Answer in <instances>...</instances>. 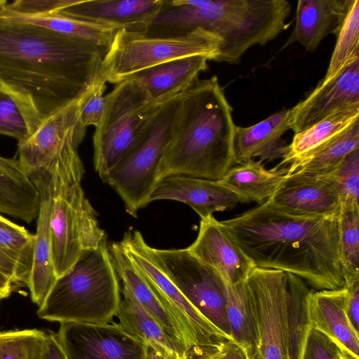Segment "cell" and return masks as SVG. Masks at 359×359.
<instances>
[{
  "instance_id": "obj_1",
  "label": "cell",
  "mask_w": 359,
  "mask_h": 359,
  "mask_svg": "<svg viewBox=\"0 0 359 359\" xmlns=\"http://www.w3.org/2000/svg\"><path fill=\"white\" fill-rule=\"evenodd\" d=\"M106 53L88 41L0 17V90L20 109L29 135L88 91Z\"/></svg>"
},
{
  "instance_id": "obj_2",
  "label": "cell",
  "mask_w": 359,
  "mask_h": 359,
  "mask_svg": "<svg viewBox=\"0 0 359 359\" xmlns=\"http://www.w3.org/2000/svg\"><path fill=\"white\" fill-rule=\"evenodd\" d=\"M221 222L255 266L292 273L316 290L345 287L338 218L291 215L265 202Z\"/></svg>"
},
{
  "instance_id": "obj_3",
  "label": "cell",
  "mask_w": 359,
  "mask_h": 359,
  "mask_svg": "<svg viewBox=\"0 0 359 359\" xmlns=\"http://www.w3.org/2000/svg\"><path fill=\"white\" fill-rule=\"evenodd\" d=\"M232 111L216 76L198 79L184 92L159 165L158 182L173 175L220 180L233 165Z\"/></svg>"
},
{
  "instance_id": "obj_4",
  "label": "cell",
  "mask_w": 359,
  "mask_h": 359,
  "mask_svg": "<svg viewBox=\"0 0 359 359\" xmlns=\"http://www.w3.org/2000/svg\"><path fill=\"white\" fill-rule=\"evenodd\" d=\"M290 11L286 0H163L146 34L175 36L204 29L222 39L215 61L238 64L250 48L287 29Z\"/></svg>"
},
{
  "instance_id": "obj_5",
  "label": "cell",
  "mask_w": 359,
  "mask_h": 359,
  "mask_svg": "<svg viewBox=\"0 0 359 359\" xmlns=\"http://www.w3.org/2000/svg\"><path fill=\"white\" fill-rule=\"evenodd\" d=\"M121 298L119 278L106 242L83 252L57 279L37 314L60 323H108L116 316Z\"/></svg>"
},
{
  "instance_id": "obj_6",
  "label": "cell",
  "mask_w": 359,
  "mask_h": 359,
  "mask_svg": "<svg viewBox=\"0 0 359 359\" xmlns=\"http://www.w3.org/2000/svg\"><path fill=\"white\" fill-rule=\"evenodd\" d=\"M222 43L217 34L201 28L175 36H150L118 29L106 53L100 75L116 84L158 65L192 55L215 60Z\"/></svg>"
},
{
  "instance_id": "obj_7",
  "label": "cell",
  "mask_w": 359,
  "mask_h": 359,
  "mask_svg": "<svg viewBox=\"0 0 359 359\" xmlns=\"http://www.w3.org/2000/svg\"><path fill=\"white\" fill-rule=\"evenodd\" d=\"M182 93L160 103L150 114L133 144L106 181L123 200L128 214L149 203L158 183L159 165Z\"/></svg>"
},
{
  "instance_id": "obj_8",
  "label": "cell",
  "mask_w": 359,
  "mask_h": 359,
  "mask_svg": "<svg viewBox=\"0 0 359 359\" xmlns=\"http://www.w3.org/2000/svg\"><path fill=\"white\" fill-rule=\"evenodd\" d=\"M49 172L52 184V259L59 278L73 267L83 252L99 248L107 239L81 183Z\"/></svg>"
},
{
  "instance_id": "obj_9",
  "label": "cell",
  "mask_w": 359,
  "mask_h": 359,
  "mask_svg": "<svg viewBox=\"0 0 359 359\" xmlns=\"http://www.w3.org/2000/svg\"><path fill=\"white\" fill-rule=\"evenodd\" d=\"M100 125L93 135V162L104 182L129 150L143 125L161 102L151 100L132 79L115 84L105 95Z\"/></svg>"
},
{
  "instance_id": "obj_10",
  "label": "cell",
  "mask_w": 359,
  "mask_h": 359,
  "mask_svg": "<svg viewBox=\"0 0 359 359\" xmlns=\"http://www.w3.org/2000/svg\"><path fill=\"white\" fill-rule=\"evenodd\" d=\"M300 278L283 271L255 266L245 283L252 303L264 359H289L292 305Z\"/></svg>"
},
{
  "instance_id": "obj_11",
  "label": "cell",
  "mask_w": 359,
  "mask_h": 359,
  "mask_svg": "<svg viewBox=\"0 0 359 359\" xmlns=\"http://www.w3.org/2000/svg\"><path fill=\"white\" fill-rule=\"evenodd\" d=\"M86 129L80 120L78 100L47 117L18 144L16 158L27 174L56 169L81 180L84 167L78 149Z\"/></svg>"
},
{
  "instance_id": "obj_12",
  "label": "cell",
  "mask_w": 359,
  "mask_h": 359,
  "mask_svg": "<svg viewBox=\"0 0 359 359\" xmlns=\"http://www.w3.org/2000/svg\"><path fill=\"white\" fill-rule=\"evenodd\" d=\"M119 243L183 331L189 351L223 341H234L203 316L166 276L152 256L151 246L139 231L130 229Z\"/></svg>"
},
{
  "instance_id": "obj_13",
  "label": "cell",
  "mask_w": 359,
  "mask_h": 359,
  "mask_svg": "<svg viewBox=\"0 0 359 359\" xmlns=\"http://www.w3.org/2000/svg\"><path fill=\"white\" fill-rule=\"evenodd\" d=\"M155 261L189 302L218 329L231 337L224 281L187 248L151 247Z\"/></svg>"
},
{
  "instance_id": "obj_14",
  "label": "cell",
  "mask_w": 359,
  "mask_h": 359,
  "mask_svg": "<svg viewBox=\"0 0 359 359\" xmlns=\"http://www.w3.org/2000/svg\"><path fill=\"white\" fill-rule=\"evenodd\" d=\"M55 334L67 359H144L147 348L113 321L62 323Z\"/></svg>"
},
{
  "instance_id": "obj_15",
  "label": "cell",
  "mask_w": 359,
  "mask_h": 359,
  "mask_svg": "<svg viewBox=\"0 0 359 359\" xmlns=\"http://www.w3.org/2000/svg\"><path fill=\"white\" fill-rule=\"evenodd\" d=\"M284 212L337 219L341 205L334 187L325 179L306 173H287L266 201Z\"/></svg>"
},
{
  "instance_id": "obj_16",
  "label": "cell",
  "mask_w": 359,
  "mask_h": 359,
  "mask_svg": "<svg viewBox=\"0 0 359 359\" xmlns=\"http://www.w3.org/2000/svg\"><path fill=\"white\" fill-rule=\"evenodd\" d=\"M187 249L229 285L245 281L255 267L213 215L201 220L198 236Z\"/></svg>"
},
{
  "instance_id": "obj_17",
  "label": "cell",
  "mask_w": 359,
  "mask_h": 359,
  "mask_svg": "<svg viewBox=\"0 0 359 359\" xmlns=\"http://www.w3.org/2000/svg\"><path fill=\"white\" fill-rule=\"evenodd\" d=\"M359 104V57L352 60L330 81L318 84L293 107L291 130L301 132L330 114Z\"/></svg>"
},
{
  "instance_id": "obj_18",
  "label": "cell",
  "mask_w": 359,
  "mask_h": 359,
  "mask_svg": "<svg viewBox=\"0 0 359 359\" xmlns=\"http://www.w3.org/2000/svg\"><path fill=\"white\" fill-rule=\"evenodd\" d=\"M28 175L38 190L40 203L34 234L33 263L27 286L32 302L40 306L57 279L53 264L50 229L51 175L45 170H35Z\"/></svg>"
},
{
  "instance_id": "obj_19",
  "label": "cell",
  "mask_w": 359,
  "mask_h": 359,
  "mask_svg": "<svg viewBox=\"0 0 359 359\" xmlns=\"http://www.w3.org/2000/svg\"><path fill=\"white\" fill-rule=\"evenodd\" d=\"M162 2L163 0H73L55 13L143 33Z\"/></svg>"
},
{
  "instance_id": "obj_20",
  "label": "cell",
  "mask_w": 359,
  "mask_h": 359,
  "mask_svg": "<svg viewBox=\"0 0 359 359\" xmlns=\"http://www.w3.org/2000/svg\"><path fill=\"white\" fill-rule=\"evenodd\" d=\"M157 200L184 203L190 206L201 219L212 216L216 212L245 203L242 198L218 181L184 175L161 179L152 192L149 203Z\"/></svg>"
},
{
  "instance_id": "obj_21",
  "label": "cell",
  "mask_w": 359,
  "mask_h": 359,
  "mask_svg": "<svg viewBox=\"0 0 359 359\" xmlns=\"http://www.w3.org/2000/svg\"><path fill=\"white\" fill-rule=\"evenodd\" d=\"M347 290L311 291L308 298L310 327L317 330L339 348L342 355L359 359V332L350 323L345 311Z\"/></svg>"
},
{
  "instance_id": "obj_22",
  "label": "cell",
  "mask_w": 359,
  "mask_h": 359,
  "mask_svg": "<svg viewBox=\"0 0 359 359\" xmlns=\"http://www.w3.org/2000/svg\"><path fill=\"white\" fill-rule=\"evenodd\" d=\"M293 107L283 109L248 127L236 126L233 136V164L259 158L272 161L282 158L287 146L282 138L291 130Z\"/></svg>"
},
{
  "instance_id": "obj_23",
  "label": "cell",
  "mask_w": 359,
  "mask_h": 359,
  "mask_svg": "<svg viewBox=\"0 0 359 359\" xmlns=\"http://www.w3.org/2000/svg\"><path fill=\"white\" fill-rule=\"evenodd\" d=\"M351 0H299L294 29L280 50L294 43L314 51L329 34H337Z\"/></svg>"
},
{
  "instance_id": "obj_24",
  "label": "cell",
  "mask_w": 359,
  "mask_h": 359,
  "mask_svg": "<svg viewBox=\"0 0 359 359\" xmlns=\"http://www.w3.org/2000/svg\"><path fill=\"white\" fill-rule=\"evenodd\" d=\"M209 58L192 55L168 61L142 71L129 79L140 85L156 102L185 92L208 68Z\"/></svg>"
},
{
  "instance_id": "obj_25",
  "label": "cell",
  "mask_w": 359,
  "mask_h": 359,
  "mask_svg": "<svg viewBox=\"0 0 359 359\" xmlns=\"http://www.w3.org/2000/svg\"><path fill=\"white\" fill-rule=\"evenodd\" d=\"M109 249L118 278L122 282V287L131 294L168 334L180 341L189 351L183 331L164 304L131 263L119 242L112 243Z\"/></svg>"
},
{
  "instance_id": "obj_26",
  "label": "cell",
  "mask_w": 359,
  "mask_h": 359,
  "mask_svg": "<svg viewBox=\"0 0 359 359\" xmlns=\"http://www.w3.org/2000/svg\"><path fill=\"white\" fill-rule=\"evenodd\" d=\"M38 190L14 158L0 156V213L31 223L39 210Z\"/></svg>"
},
{
  "instance_id": "obj_27",
  "label": "cell",
  "mask_w": 359,
  "mask_h": 359,
  "mask_svg": "<svg viewBox=\"0 0 359 359\" xmlns=\"http://www.w3.org/2000/svg\"><path fill=\"white\" fill-rule=\"evenodd\" d=\"M288 172V167L278 165L266 169L260 161H249L231 167L218 182L242 198L245 203L266 202Z\"/></svg>"
},
{
  "instance_id": "obj_28",
  "label": "cell",
  "mask_w": 359,
  "mask_h": 359,
  "mask_svg": "<svg viewBox=\"0 0 359 359\" xmlns=\"http://www.w3.org/2000/svg\"><path fill=\"white\" fill-rule=\"evenodd\" d=\"M121 292L116 317L126 332L146 344L161 348L165 353L189 358V351L180 341L168 334L125 287Z\"/></svg>"
},
{
  "instance_id": "obj_29",
  "label": "cell",
  "mask_w": 359,
  "mask_h": 359,
  "mask_svg": "<svg viewBox=\"0 0 359 359\" xmlns=\"http://www.w3.org/2000/svg\"><path fill=\"white\" fill-rule=\"evenodd\" d=\"M359 104L342 108L306 129L294 133L285 148L279 166L291 164L306 156L358 120Z\"/></svg>"
},
{
  "instance_id": "obj_30",
  "label": "cell",
  "mask_w": 359,
  "mask_h": 359,
  "mask_svg": "<svg viewBox=\"0 0 359 359\" xmlns=\"http://www.w3.org/2000/svg\"><path fill=\"white\" fill-rule=\"evenodd\" d=\"M0 17L15 22L39 26L61 34L88 41L108 50L116 32L112 26L103 25L74 19L60 14L43 15H20L4 12Z\"/></svg>"
},
{
  "instance_id": "obj_31",
  "label": "cell",
  "mask_w": 359,
  "mask_h": 359,
  "mask_svg": "<svg viewBox=\"0 0 359 359\" xmlns=\"http://www.w3.org/2000/svg\"><path fill=\"white\" fill-rule=\"evenodd\" d=\"M231 337L245 351L247 358L259 351L255 314L245 281L233 285L224 282Z\"/></svg>"
},
{
  "instance_id": "obj_32",
  "label": "cell",
  "mask_w": 359,
  "mask_h": 359,
  "mask_svg": "<svg viewBox=\"0 0 359 359\" xmlns=\"http://www.w3.org/2000/svg\"><path fill=\"white\" fill-rule=\"evenodd\" d=\"M359 149V121L321 145L315 151L288 166V172L323 176L331 172L355 149Z\"/></svg>"
},
{
  "instance_id": "obj_33",
  "label": "cell",
  "mask_w": 359,
  "mask_h": 359,
  "mask_svg": "<svg viewBox=\"0 0 359 359\" xmlns=\"http://www.w3.org/2000/svg\"><path fill=\"white\" fill-rule=\"evenodd\" d=\"M336 36L327 69L318 84L332 80L352 60L359 57V0H351Z\"/></svg>"
},
{
  "instance_id": "obj_34",
  "label": "cell",
  "mask_w": 359,
  "mask_h": 359,
  "mask_svg": "<svg viewBox=\"0 0 359 359\" xmlns=\"http://www.w3.org/2000/svg\"><path fill=\"white\" fill-rule=\"evenodd\" d=\"M338 227L339 262L347 287L359 281V208H341Z\"/></svg>"
},
{
  "instance_id": "obj_35",
  "label": "cell",
  "mask_w": 359,
  "mask_h": 359,
  "mask_svg": "<svg viewBox=\"0 0 359 359\" xmlns=\"http://www.w3.org/2000/svg\"><path fill=\"white\" fill-rule=\"evenodd\" d=\"M35 235L0 213V248L17 262L20 283L27 285L32 267Z\"/></svg>"
},
{
  "instance_id": "obj_36",
  "label": "cell",
  "mask_w": 359,
  "mask_h": 359,
  "mask_svg": "<svg viewBox=\"0 0 359 359\" xmlns=\"http://www.w3.org/2000/svg\"><path fill=\"white\" fill-rule=\"evenodd\" d=\"M319 177L334 187L341 208H359V149L348 154L331 172Z\"/></svg>"
},
{
  "instance_id": "obj_37",
  "label": "cell",
  "mask_w": 359,
  "mask_h": 359,
  "mask_svg": "<svg viewBox=\"0 0 359 359\" xmlns=\"http://www.w3.org/2000/svg\"><path fill=\"white\" fill-rule=\"evenodd\" d=\"M45 339L36 329L0 331V359H39Z\"/></svg>"
},
{
  "instance_id": "obj_38",
  "label": "cell",
  "mask_w": 359,
  "mask_h": 359,
  "mask_svg": "<svg viewBox=\"0 0 359 359\" xmlns=\"http://www.w3.org/2000/svg\"><path fill=\"white\" fill-rule=\"evenodd\" d=\"M0 134L22 142L29 136L27 121L20 109L7 93L0 90Z\"/></svg>"
},
{
  "instance_id": "obj_39",
  "label": "cell",
  "mask_w": 359,
  "mask_h": 359,
  "mask_svg": "<svg viewBox=\"0 0 359 359\" xmlns=\"http://www.w3.org/2000/svg\"><path fill=\"white\" fill-rule=\"evenodd\" d=\"M106 80L99 74L93 85L79 100V117L86 128H97L102 118L106 99L104 95L107 88Z\"/></svg>"
},
{
  "instance_id": "obj_40",
  "label": "cell",
  "mask_w": 359,
  "mask_h": 359,
  "mask_svg": "<svg viewBox=\"0 0 359 359\" xmlns=\"http://www.w3.org/2000/svg\"><path fill=\"white\" fill-rule=\"evenodd\" d=\"M341 351L325 335L309 326L300 359H339Z\"/></svg>"
},
{
  "instance_id": "obj_41",
  "label": "cell",
  "mask_w": 359,
  "mask_h": 359,
  "mask_svg": "<svg viewBox=\"0 0 359 359\" xmlns=\"http://www.w3.org/2000/svg\"><path fill=\"white\" fill-rule=\"evenodd\" d=\"M73 0H16L7 3L3 11L20 15H43L57 13Z\"/></svg>"
},
{
  "instance_id": "obj_42",
  "label": "cell",
  "mask_w": 359,
  "mask_h": 359,
  "mask_svg": "<svg viewBox=\"0 0 359 359\" xmlns=\"http://www.w3.org/2000/svg\"><path fill=\"white\" fill-rule=\"evenodd\" d=\"M189 359H248L243 348L233 341H223L189 351Z\"/></svg>"
},
{
  "instance_id": "obj_43",
  "label": "cell",
  "mask_w": 359,
  "mask_h": 359,
  "mask_svg": "<svg viewBox=\"0 0 359 359\" xmlns=\"http://www.w3.org/2000/svg\"><path fill=\"white\" fill-rule=\"evenodd\" d=\"M345 287L347 290L346 313L353 327L359 332V281Z\"/></svg>"
},
{
  "instance_id": "obj_44",
  "label": "cell",
  "mask_w": 359,
  "mask_h": 359,
  "mask_svg": "<svg viewBox=\"0 0 359 359\" xmlns=\"http://www.w3.org/2000/svg\"><path fill=\"white\" fill-rule=\"evenodd\" d=\"M39 359H67L55 333L46 332L43 348Z\"/></svg>"
},
{
  "instance_id": "obj_45",
  "label": "cell",
  "mask_w": 359,
  "mask_h": 359,
  "mask_svg": "<svg viewBox=\"0 0 359 359\" xmlns=\"http://www.w3.org/2000/svg\"><path fill=\"white\" fill-rule=\"evenodd\" d=\"M0 273L9 278L14 283H20L19 268L15 260L0 248Z\"/></svg>"
},
{
  "instance_id": "obj_46",
  "label": "cell",
  "mask_w": 359,
  "mask_h": 359,
  "mask_svg": "<svg viewBox=\"0 0 359 359\" xmlns=\"http://www.w3.org/2000/svg\"><path fill=\"white\" fill-rule=\"evenodd\" d=\"M13 281L0 273V299L8 297L13 289Z\"/></svg>"
},
{
  "instance_id": "obj_47",
  "label": "cell",
  "mask_w": 359,
  "mask_h": 359,
  "mask_svg": "<svg viewBox=\"0 0 359 359\" xmlns=\"http://www.w3.org/2000/svg\"><path fill=\"white\" fill-rule=\"evenodd\" d=\"M144 359H165V351L160 347L147 344Z\"/></svg>"
},
{
  "instance_id": "obj_48",
  "label": "cell",
  "mask_w": 359,
  "mask_h": 359,
  "mask_svg": "<svg viewBox=\"0 0 359 359\" xmlns=\"http://www.w3.org/2000/svg\"><path fill=\"white\" fill-rule=\"evenodd\" d=\"M165 359H184L176 353H165ZM189 359V358H188Z\"/></svg>"
},
{
  "instance_id": "obj_49",
  "label": "cell",
  "mask_w": 359,
  "mask_h": 359,
  "mask_svg": "<svg viewBox=\"0 0 359 359\" xmlns=\"http://www.w3.org/2000/svg\"><path fill=\"white\" fill-rule=\"evenodd\" d=\"M248 359H264L260 354L259 351H257L255 354L248 358Z\"/></svg>"
},
{
  "instance_id": "obj_50",
  "label": "cell",
  "mask_w": 359,
  "mask_h": 359,
  "mask_svg": "<svg viewBox=\"0 0 359 359\" xmlns=\"http://www.w3.org/2000/svg\"><path fill=\"white\" fill-rule=\"evenodd\" d=\"M7 3L8 1L6 0H0V13Z\"/></svg>"
},
{
  "instance_id": "obj_51",
  "label": "cell",
  "mask_w": 359,
  "mask_h": 359,
  "mask_svg": "<svg viewBox=\"0 0 359 359\" xmlns=\"http://www.w3.org/2000/svg\"><path fill=\"white\" fill-rule=\"evenodd\" d=\"M339 359H351V358H348V357L344 356V355H342V354H341V353L340 356H339Z\"/></svg>"
},
{
  "instance_id": "obj_52",
  "label": "cell",
  "mask_w": 359,
  "mask_h": 359,
  "mask_svg": "<svg viewBox=\"0 0 359 359\" xmlns=\"http://www.w3.org/2000/svg\"><path fill=\"white\" fill-rule=\"evenodd\" d=\"M56 171V170H55ZM60 173V172H59ZM61 174V173H60ZM63 175V174H62ZM68 176V175H67ZM70 177V176H69ZM74 178V177H73ZM75 179V178H74Z\"/></svg>"
}]
</instances>
